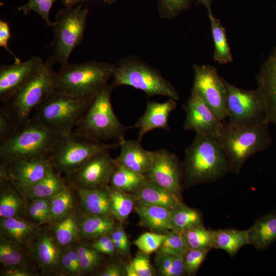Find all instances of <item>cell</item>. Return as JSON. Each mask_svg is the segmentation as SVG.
Listing matches in <instances>:
<instances>
[{
  "label": "cell",
  "instance_id": "1",
  "mask_svg": "<svg viewBox=\"0 0 276 276\" xmlns=\"http://www.w3.org/2000/svg\"><path fill=\"white\" fill-rule=\"evenodd\" d=\"M182 165L185 188L213 183L231 172L222 145L213 136L196 134L185 151Z\"/></svg>",
  "mask_w": 276,
  "mask_h": 276
},
{
  "label": "cell",
  "instance_id": "2",
  "mask_svg": "<svg viewBox=\"0 0 276 276\" xmlns=\"http://www.w3.org/2000/svg\"><path fill=\"white\" fill-rule=\"evenodd\" d=\"M264 122L252 126L222 122L218 137L228 158L231 172L238 175L246 161L252 155L267 150L272 144L268 129Z\"/></svg>",
  "mask_w": 276,
  "mask_h": 276
},
{
  "label": "cell",
  "instance_id": "3",
  "mask_svg": "<svg viewBox=\"0 0 276 276\" xmlns=\"http://www.w3.org/2000/svg\"><path fill=\"white\" fill-rule=\"evenodd\" d=\"M114 88L108 83L97 93L73 131L75 135L90 140L120 142L125 140L127 128L115 114L111 103V94Z\"/></svg>",
  "mask_w": 276,
  "mask_h": 276
},
{
  "label": "cell",
  "instance_id": "4",
  "mask_svg": "<svg viewBox=\"0 0 276 276\" xmlns=\"http://www.w3.org/2000/svg\"><path fill=\"white\" fill-rule=\"evenodd\" d=\"M95 95L75 96L55 89L35 109V116L48 130L60 136L71 134Z\"/></svg>",
  "mask_w": 276,
  "mask_h": 276
},
{
  "label": "cell",
  "instance_id": "5",
  "mask_svg": "<svg viewBox=\"0 0 276 276\" xmlns=\"http://www.w3.org/2000/svg\"><path fill=\"white\" fill-rule=\"evenodd\" d=\"M61 136L45 128L34 114L19 127L11 137L0 143L1 164L48 156Z\"/></svg>",
  "mask_w": 276,
  "mask_h": 276
},
{
  "label": "cell",
  "instance_id": "6",
  "mask_svg": "<svg viewBox=\"0 0 276 276\" xmlns=\"http://www.w3.org/2000/svg\"><path fill=\"white\" fill-rule=\"evenodd\" d=\"M110 84L115 88L128 85L144 91L147 96L159 95L179 99L175 88L160 73L135 56H128L114 64Z\"/></svg>",
  "mask_w": 276,
  "mask_h": 276
},
{
  "label": "cell",
  "instance_id": "7",
  "mask_svg": "<svg viewBox=\"0 0 276 276\" xmlns=\"http://www.w3.org/2000/svg\"><path fill=\"white\" fill-rule=\"evenodd\" d=\"M114 66L97 61L69 63L54 72L55 89L75 96L95 95L109 83Z\"/></svg>",
  "mask_w": 276,
  "mask_h": 276
},
{
  "label": "cell",
  "instance_id": "8",
  "mask_svg": "<svg viewBox=\"0 0 276 276\" xmlns=\"http://www.w3.org/2000/svg\"><path fill=\"white\" fill-rule=\"evenodd\" d=\"M54 64L50 56L34 76L1 107L18 128L31 117L33 110L55 89Z\"/></svg>",
  "mask_w": 276,
  "mask_h": 276
},
{
  "label": "cell",
  "instance_id": "9",
  "mask_svg": "<svg viewBox=\"0 0 276 276\" xmlns=\"http://www.w3.org/2000/svg\"><path fill=\"white\" fill-rule=\"evenodd\" d=\"M83 4L59 10L52 27L53 37L50 48L53 53L51 57L54 63H59L60 67L69 64L71 53L83 40L89 10L83 7Z\"/></svg>",
  "mask_w": 276,
  "mask_h": 276
},
{
  "label": "cell",
  "instance_id": "10",
  "mask_svg": "<svg viewBox=\"0 0 276 276\" xmlns=\"http://www.w3.org/2000/svg\"><path fill=\"white\" fill-rule=\"evenodd\" d=\"M120 147L119 142L108 143L81 137L73 132L61 136L48 154L53 169L69 175L94 156Z\"/></svg>",
  "mask_w": 276,
  "mask_h": 276
},
{
  "label": "cell",
  "instance_id": "11",
  "mask_svg": "<svg viewBox=\"0 0 276 276\" xmlns=\"http://www.w3.org/2000/svg\"><path fill=\"white\" fill-rule=\"evenodd\" d=\"M224 82L226 89L228 123L252 126L268 122L262 97L257 89L244 90L224 80Z\"/></svg>",
  "mask_w": 276,
  "mask_h": 276
},
{
  "label": "cell",
  "instance_id": "12",
  "mask_svg": "<svg viewBox=\"0 0 276 276\" xmlns=\"http://www.w3.org/2000/svg\"><path fill=\"white\" fill-rule=\"evenodd\" d=\"M194 81L193 88L213 111L217 120L222 122L227 118L226 89L224 79L217 70L210 65H193Z\"/></svg>",
  "mask_w": 276,
  "mask_h": 276
},
{
  "label": "cell",
  "instance_id": "13",
  "mask_svg": "<svg viewBox=\"0 0 276 276\" xmlns=\"http://www.w3.org/2000/svg\"><path fill=\"white\" fill-rule=\"evenodd\" d=\"M151 153V166L144 176L181 199L183 170L178 157L164 149Z\"/></svg>",
  "mask_w": 276,
  "mask_h": 276
},
{
  "label": "cell",
  "instance_id": "14",
  "mask_svg": "<svg viewBox=\"0 0 276 276\" xmlns=\"http://www.w3.org/2000/svg\"><path fill=\"white\" fill-rule=\"evenodd\" d=\"M118 166L109 151L94 156L80 168L67 176L74 187L83 189L106 188Z\"/></svg>",
  "mask_w": 276,
  "mask_h": 276
},
{
  "label": "cell",
  "instance_id": "15",
  "mask_svg": "<svg viewBox=\"0 0 276 276\" xmlns=\"http://www.w3.org/2000/svg\"><path fill=\"white\" fill-rule=\"evenodd\" d=\"M186 117L183 124L185 130H192L197 134L213 136L218 137L222 122L216 116L199 96L192 88L191 95L183 105Z\"/></svg>",
  "mask_w": 276,
  "mask_h": 276
},
{
  "label": "cell",
  "instance_id": "16",
  "mask_svg": "<svg viewBox=\"0 0 276 276\" xmlns=\"http://www.w3.org/2000/svg\"><path fill=\"white\" fill-rule=\"evenodd\" d=\"M43 64L41 58L33 56L28 60L0 65V101L2 103L25 85Z\"/></svg>",
  "mask_w": 276,
  "mask_h": 276
},
{
  "label": "cell",
  "instance_id": "17",
  "mask_svg": "<svg viewBox=\"0 0 276 276\" xmlns=\"http://www.w3.org/2000/svg\"><path fill=\"white\" fill-rule=\"evenodd\" d=\"M29 250L41 271L46 274H62L60 268L61 248L54 237L52 228L39 229Z\"/></svg>",
  "mask_w": 276,
  "mask_h": 276
},
{
  "label": "cell",
  "instance_id": "18",
  "mask_svg": "<svg viewBox=\"0 0 276 276\" xmlns=\"http://www.w3.org/2000/svg\"><path fill=\"white\" fill-rule=\"evenodd\" d=\"M9 178L19 190L44 177L53 168L48 155L29 157L2 164Z\"/></svg>",
  "mask_w": 276,
  "mask_h": 276
},
{
  "label": "cell",
  "instance_id": "19",
  "mask_svg": "<svg viewBox=\"0 0 276 276\" xmlns=\"http://www.w3.org/2000/svg\"><path fill=\"white\" fill-rule=\"evenodd\" d=\"M257 83L267 121L276 128V48L262 65L257 76Z\"/></svg>",
  "mask_w": 276,
  "mask_h": 276
},
{
  "label": "cell",
  "instance_id": "20",
  "mask_svg": "<svg viewBox=\"0 0 276 276\" xmlns=\"http://www.w3.org/2000/svg\"><path fill=\"white\" fill-rule=\"evenodd\" d=\"M176 101L171 98L164 102L149 101L146 104L143 116L131 128L139 130L137 140L141 142L144 136L156 128L168 130V119L172 111L176 107Z\"/></svg>",
  "mask_w": 276,
  "mask_h": 276
},
{
  "label": "cell",
  "instance_id": "21",
  "mask_svg": "<svg viewBox=\"0 0 276 276\" xmlns=\"http://www.w3.org/2000/svg\"><path fill=\"white\" fill-rule=\"evenodd\" d=\"M119 143L121 150L116 158L117 164L145 175L151 166V151L145 149L137 140L125 139Z\"/></svg>",
  "mask_w": 276,
  "mask_h": 276
},
{
  "label": "cell",
  "instance_id": "22",
  "mask_svg": "<svg viewBox=\"0 0 276 276\" xmlns=\"http://www.w3.org/2000/svg\"><path fill=\"white\" fill-rule=\"evenodd\" d=\"M38 226L22 217L1 218L0 236L20 246L29 247L36 238Z\"/></svg>",
  "mask_w": 276,
  "mask_h": 276
},
{
  "label": "cell",
  "instance_id": "23",
  "mask_svg": "<svg viewBox=\"0 0 276 276\" xmlns=\"http://www.w3.org/2000/svg\"><path fill=\"white\" fill-rule=\"evenodd\" d=\"M249 245L266 250L276 241V210L257 218L247 229Z\"/></svg>",
  "mask_w": 276,
  "mask_h": 276
},
{
  "label": "cell",
  "instance_id": "24",
  "mask_svg": "<svg viewBox=\"0 0 276 276\" xmlns=\"http://www.w3.org/2000/svg\"><path fill=\"white\" fill-rule=\"evenodd\" d=\"M130 194L137 201L162 206L170 210L182 202L181 199L177 196L147 178Z\"/></svg>",
  "mask_w": 276,
  "mask_h": 276
},
{
  "label": "cell",
  "instance_id": "25",
  "mask_svg": "<svg viewBox=\"0 0 276 276\" xmlns=\"http://www.w3.org/2000/svg\"><path fill=\"white\" fill-rule=\"evenodd\" d=\"M134 210L141 224L151 231L165 234L172 231L170 209L136 201Z\"/></svg>",
  "mask_w": 276,
  "mask_h": 276
},
{
  "label": "cell",
  "instance_id": "26",
  "mask_svg": "<svg viewBox=\"0 0 276 276\" xmlns=\"http://www.w3.org/2000/svg\"><path fill=\"white\" fill-rule=\"evenodd\" d=\"M0 184V218L24 217L27 210L24 195L10 179Z\"/></svg>",
  "mask_w": 276,
  "mask_h": 276
},
{
  "label": "cell",
  "instance_id": "27",
  "mask_svg": "<svg viewBox=\"0 0 276 276\" xmlns=\"http://www.w3.org/2000/svg\"><path fill=\"white\" fill-rule=\"evenodd\" d=\"M74 188L77 192L84 214L104 216H112L107 188L99 189Z\"/></svg>",
  "mask_w": 276,
  "mask_h": 276
},
{
  "label": "cell",
  "instance_id": "28",
  "mask_svg": "<svg viewBox=\"0 0 276 276\" xmlns=\"http://www.w3.org/2000/svg\"><path fill=\"white\" fill-rule=\"evenodd\" d=\"M213 249H221L233 258L243 246L249 245L247 229L224 228L212 230Z\"/></svg>",
  "mask_w": 276,
  "mask_h": 276
},
{
  "label": "cell",
  "instance_id": "29",
  "mask_svg": "<svg viewBox=\"0 0 276 276\" xmlns=\"http://www.w3.org/2000/svg\"><path fill=\"white\" fill-rule=\"evenodd\" d=\"M67 186L61 175L52 168L42 179L19 190L25 197L29 199L50 198Z\"/></svg>",
  "mask_w": 276,
  "mask_h": 276
},
{
  "label": "cell",
  "instance_id": "30",
  "mask_svg": "<svg viewBox=\"0 0 276 276\" xmlns=\"http://www.w3.org/2000/svg\"><path fill=\"white\" fill-rule=\"evenodd\" d=\"M116 225L111 216L84 214L80 219L79 238L93 240L109 234Z\"/></svg>",
  "mask_w": 276,
  "mask_h": 276
},
{
  "label": "cell",
  "instance_id": "31",
  "mask_svg": "<svg viewBox=\"0 0 276 276\" xmlns=\"http://www.w3.org/2000/svg\"><path fill=\"white\" fill-rule=\"evenodd\" d=\"M81 216L74 211L62 220L52 224L55 239L62 248L73 244L79 238Z\"/></svg>",
  "mask_w": 276,
  "mask_h": 276
},
{
  "label": "cell",
  "instance_id": "32",
  "mask_svg": "<svg viewBox=\"0 0 276 276\" xmlns=\"http://www.w3.org/2000/svg\"><path fill=\"white\" fill-rule=\"evenodd\" d=\"M203 224L201 212L182 202L171 210L172 231L182 234L193 227Z\"/></svg>",
  "mask_w": 276,
  "mask_h": 276
},
{
  "label": "cell",
  "instance_id": "33",
  "mask_svg": "<svg viewBox=\"0 0 276 276\" xmlns=\"http://www.w3.org/2000/svg\"><path fill=\"white\" fill-rule=\"evenodd\" d=\"M214 42L213 59L221 64L232 62L233 57L227 42L225 28L220 20L215 17L212 12L208 13Z\"/></svg>",
  "mask_w": 276,
  "mask_h": 276
},
{
  "label": "cell",
  "instance_id": "34",
  "mask_svg": "<svg viewBox=\"0 0 276 276\" xmlns=\"http://www.w3.org/2000/svg\"><path fill=\"white\" fill-rule=\"evenodd\" d=\"M109 193L112 216L119 222L125 221L134 209L136 203L135 197L130 193L109 186Z\"/></svg>",
  "mask_w": 276,
  "mask_h": 276
},
{
  "label": "cell",
  "instance_id": "35",
  "mask_svg": "<svg viewBox=\"0 0 276 276\" xmlns=\"http://www.w3.org/2000/svg\"><path fill=\"white\" fill-rule=\"evenodd\" d=\"M74 199L70 186L54 195L51 198L50 222L53 224L68 216L74 211Z\"/></svg>",
  "mask_w": 276,
  "mask_h": 276
},
{
  "label": "cell",
  "instance_id": "36",
  "mask_svg": "<svg viewBox=\"0 0 276 276\" xmlns=\"http://www.w3.org/2000/svg\"><path fill=\"white\" fill-rule=\"evenodd\" d=\"M145 178L144 175L118 164L111 176L109 186L130 193L141 186Z\"/></svg>",
  "mask_w": 276,
  "mask_h": 276
},
{
  "label": "cell",
  "instance_id": "37",
  "mask_svg": "<svg viewBox=\"0 0 276 276\" xmlns=\"http://www.w3.org/2000/svg\"><path fill=\"white\" fill-rule=\"evenodd\" d=\"M0 262L4 268L29 267L21 246L0 236Z\"/></svg>",
  "mask_w": 276,
  "mask_h": 276
},
{
  "label": "cell",
  "instance_id": "38",
  "mask_svg": "<svg viewBox=\"0 0 276 276\" xmlns=\"http://www.w3.org/2000/svg\"><path fill=\"white\" fill-rule=\"evenodd\" d=\"M155 263L157 270L163 276H181L185 274L183 256L156 251Z\"/></svg>",
  "mask_w": 276,
  "mask_h": 276
},
{
  "label": "cell",
  "instance_id": "39",
  "mask_svg": "<svg viewBox=\"0 0 276 276\" xmlns=\"http://www.w3.org/2000/svg\"><path fill=\"white\" fill-rule=\"evenodd\" d=\"M188 249H213L212 229L203 224L193 227L182 234Z\"/></svg>",
  "mask_w": 276,
  "mask_h": 276
},
{
  "label": "cell",
  "instance_id": "40",
  "mask_svg": "<svg viewBox=\"0 0 276 276\" xmlns=\"http://www.w3.org/2000/svg\"><path fill=\"white\" fill-rule=\"evenodd\" d=\"M51 198V197L30 199L31 201L27 205L26 213L29 221L38 226L50 222Z\"/></svg>",
  "mask_w": 276,
  "mask_h": 276
},
{
  "label": "cell",
  "instance_id": "41",
  "mask_svg": "<svg viewBox=\"0 0 276 276\" xmlns=\"http://www.w3.org/2000/svg\"><path fill=\"white\" fill-rule=\"evenodd\" d=\"M78 253L82 274L96 269L102 261L101 253L88 244L79 243L74 246Z\"/></svg>",
  "mask_w": 276,
  "mask_h": 276
},
{
  "label": "cell",
  "instance_id": "42",
  "mask_svg": "<svg viewBox=\"0 0 276 276\" xmlns=\"http://www.w3.org/2000/svg\"><path fill=\"white\" fill-rule=\"evenodd\" d=\"M188 249L182 235L170 231L165 234L162 245L158 250L170 255L183 256Z\"/></svg>",
  "mask_w": 276,
  "mask_h": 276
},
{
  "label": "cell",
  "instance_id": "43",
  "mask_svg": "<svg viewBox=\"0 0 276 276\" xmlns=\"http://www.w3.org/2000/svg\"><path fill=\"white\" fill-rule=\"evenodd\" d=\"M193 0H156L161 18L171 19L188 9Z\"/></svg>",
  "mask_w": 276,
  "mask_h": 276
},
{
  "label": "cell",
  "instance_id": "44",
  "mask_svg": "<svg viewBox=\"0 0 276 276\" xmlns=\"http://www.w3.org/2000/svg\"><path fill=\"white\" fill-rule=\"evenodd\" d=\"M165 234L148 232L140 235L133 241V244L139 250L150 255L160 248Z\"/></svg>",
  "mask_w": 276,
  "mask_h": 276
},
{
  "label": "cell",
  "instance_id": "45",
  "mask_svg": "<svg viewBox=\"0 0 276 276\" xmlns=\"http://www.w3.org/2000/svg\"><path fill=\"white\" fill-rule=\"evenodd\" d=\"M56 1L29 0L26 4L19 7L18 9L24 15H27L31 11L36 12L45 20L48 26L52 27L54 22L50 20L49 14L52 6Z\"/></svg>",
  "mask_w": 276,
  "mask_h": 276
},
{
  "label": "cell",
  "instance_id": "46",
  "mask_svg": "<svg viewBox=\"0 0 276 276\" xmlns=\"http://www.w3.org/2000/svg\"><path fill=\"white\" fill-rule=\"evenodd\" d=\"M210 251L201 249H188L183 255L185 274L195 275L205 260Z\"/></svg>",
  "mask_w": 276,
  "mask_h": 276
},
{
  "label": "cell",
  "instance_id": "47",
  "mask_svg": "<svg viewBox=\"0 0 276 276\" xmlns=\"http://www.w3.org/2000/svg\"><path fill=\"white\" fill-rule=\"evenodd\" d=\"M122 222L114 226L109 235L114 243L117 251L120 254L129 256L130 255V243L125 232Z\"/></svg>",
  "mask_w": 276,
  "mask_h": 276
},
{
  "label": "cell",
  "instance_id": "48",
  "mask_svg": "<svg viewBox=\"0 0 276 276\" xmlns=\"http://www.w3.org/2000/svg\"><path fill=\"white\" fill-rule=\"evenodd\" d=\"M149 255L140 251L130 262L137 276L155 275Z\"/></svg>",
  "mask_w": 276,
  "mask_h": 276
},
{
  "label": "cell",
  "instance_id": "49",
  "mask_svg": "<svg viewBox=\"0 0 276 276\" xmlns=\"http://www.w3.org/2000/svg\"><path fill=\"white\" fill-rule=\"evenodd\" d=\"M18 127L2 108H0V143L11 137L17 131Z\"/></svg>",
  "mask_w": 276,
  "mask_h": 276
},
{
  "label": "cell",
  "instance_id": "50",
  "mask_svg": "<svg viewBox=\"0 0 276 276\" xmlns=\"http://www.w3.org/2000/svg\"><path fill=\"white\" fill-rule=\"evenodd\" d=\"M92 241L88 245L101 254L113 256L117 251L109 234L102 236Z\"/></svg>",
  "mask_w": 276,
  "mask_h": 276
},
{
  "label": "cell",
  "instance_id": "51",
  "mask_svg": "<svg viewBox=\"0 0 276 276\" xmlns=\"http://www.w3.org/2000/svg\"><path fill=\"white\" fill-rule=\"evenodd\" d=\"M11 37L9 24L8 22L0 20V47L5 48L14 58V63L21 62L20 58L14 54L8 47V42Z\"/></svg>",
  "mask_w": 276,
  "mask_h": 276
},
{
  "label": "cell",
  "instance_id": "52",
  "mask_svg": "<svg viewBox=\"0 0 276 276\" xmlns=\"http://www.w3.org/2000/svg\"><path fill=\"white\" fill-rule=\"evenodd\" d=\"M60 268L62 274L80 275L64 248H62L60 257Z\"/></svg>",
  "mask_w": 276,
  "mask_h": 276
},
{
  "label": "cell",
  "instance_id": "53",
  "mask_svg": "<svg viewBox=\"0 0 276 276\" xmlns=\"http://www.w3.org/2000/svg\"><path fill=\"white\" fill-rule=\"evenodd\" d=\"M99 276L126 275L125 266L121 263H112L108 264L97 274Z\"/></svg>",
  "mask_w": 276,
  "mask_h": 276
},
{
  "label": "cell",
  "instance_id": "54",
  "mask_svg": "<svg viewBox=\"0 0 276 276\" xmlns=\"http://www.w3.org/2000/svg\"><path fill=\"white\" fill-rule=\"evenodd\" d=\"M34 273L29 267H13L4 268L1 272L2 276H32Z\"/></svg>",
  "mask_w": 276,
  "mask_h": 276
},
{
  "label": "cell",
  "instance_id": "55",
  "mask_svg": "<svg viewBox=\"0 0 276 276\" xmlns=\"http://www.w3.org/2000/svg\"><path fill=\"white\" fill-rule=\"evenodd\" d=\"M89 0H61L62 4L65 7H73L79 3Z\"/></svg>",
  "mask_w": 276,
  "mask_h": 276
},
{
  "label": "cell",
  "instance_id": "56",
  "mask_svg": "<svg viewBox=\"0 0 276 276\" xmlns=\"http://www.w3.org/2000/svg\"><path fill=\"white\" fill-rule=\"evenodd\" d=\"M196 5H202L205 7L208 11V13L212 12L211 11V5L213 0H195Z\"/></svg>",
  "mask_w": 276,
  "mask_h": 276
},
{
  "label": "cell",
  "instance_id": "57",
  "mask_svg": "<svg viewBox=\"0 0 276 276\" xmlns=\"http://www.w3.org/2000/svg\"><path fill=\"white\" fill-rule=\"evenodd\" d=\"M126 276H137L131 262L125 266Z\"/></svg>",
  "mask_w": 276,
  "mask_h": 276
},
{
  "label": "cell",
  "instance_id": "58",
  "mask_svg": "<svg viewBox=\"0 0 276 276\" xmlns=\"http://www.w3.org/2000/svg\"><path fill=\"white\" fill-rule=\"evenodd\" d=\"M103 1L104 3L107 4L108 5H111L114 3L115 2H116L117 1L119 0H103Z\"/></svg>",
  "mask_w": 276,
  "mask_h": 276
}]
</instances>
